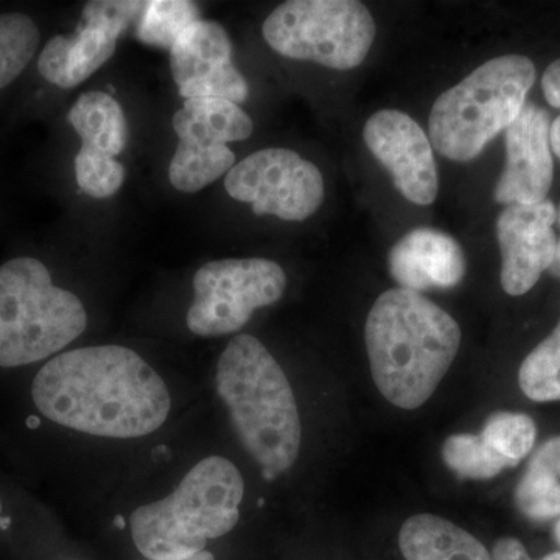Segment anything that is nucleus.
Instances as JSON below:
<instances>
[{
  "mask_svg": "<svg viewBox=\"0 0 560 560\" xmlns=\"http://www.w3.org/2000/svg\"><path fill=\"white\" fill-rule=\"evenodd\" d=\"M460 337L458 323L422 294L385 291L364 327L375 386L394 407H422L451 370Z\"/></svg>",
  "mask_w": 560,
  "mask_h": 560,
  "instance_id": "nucleus-2",
  "label": "nucleus"
},
{
  "mask_svg": "<svg viewBox=\"0 0 560 560\" xmlns=\"http://www.w3.org/2000/svg\"><path fill=\"white\" fill-rule=\"evenodd\" d=\"M555 278L560 279V238L558 241V248H556L555 259H552L551 267L548 268Z\"/></svg>",
  "mask_w": 560,
  "mask_h": 560,
  "instance_id": "nucleus-31",
  "label": "nucleus"
},
{
  "mask_svg": "<svg viewBox=\"0 0 560 560\" xmlns=\"http://www.w3.org/2000/svg\"><path fill=\"white\" fill-rule=\"evenodd\" d=\"M558 210L550 200L511 205L497 219L501 253V287L510 296L528 293L551 267L558 248L552 224Z\"/></svg>",
  "mask_w": 560,
  "mask_h": 560,
  "instance_id": "nucleus-12",
  "label": "nucleus"
},
{
  "mask_svg": "<svg viewBox=\"0 0 560 560\" xmlns=\"http://www.w3.org/2000/svg\"><path fill=\"white\" fill-rule=\"evenodd\" d=\"M173 130L179 143L219 149L248 139L253 120L235 103L221 98H189L173 116Z\"/></svg>",
  "mask_w": 560,
  "mask_h": 560,
  "instance_id": "nucleus-16",
  "label": "nucleus"
},
{
  "mask_svg": "<svg viewBox=\"0 0 560 560\" xmlns=\"http://www.w3.org/2000/svg\"><path fill=\"white\" fill-rule=\"evenodd\" d=\"M69 124L83 145L119 156L127 145V119L120 103L106 92L80 95L69 110Z\"/></svg>",
  "mask_w": 560,
  "mask_h": 560,
  "instance_id": "nucleus-18",
  "label": "nucleus"
},
{
  "mask_svg": "<svg viewBox=\"0 0 560 560\" xmlns=\"http://www.w3.org/2000/svg\"><path fill=\"white\" fill-rule=\"evenodd\" d=\"M558 223H559V228H560V209H559V212H558Z\"/></svg>",
  "mask_w": 560,
  "mask_h": 560,
  "instance_id": "nucleus-35",
  "label": "nucleus"
},
{
  "mask_svg": "<svg viewBox=\"0 0 560 560\" xmlns=\"http://www.w3.org/2000/svg\"><path fill=\"white\" fill-rule=\"evenodd\" d=\"M40 32L27 14H0V91L27 69L38 51Z\"/></svg>",
  "mask_w": 560,
  "mask_h": 560,
  "instance_id": "nucleus-19",
  "label": "nucleus"
},
{
  "mask_svg": "<svg viewBox=\"0 0 560 560\" xmlns=\"http://www.w3.org/2000/svg\"><path fill=\"white\" fill-rule=\"evenodd\" d=\"M200 21L197 3L187 0H153L138 22V38L147 46L172 49L194 22Z\"/></svg>",
  "mask_w": 560,
  "mask_h": 560,
  "instance_id": "nucleus-22",
  "label": "nucleus"
},
{
  "mask_svg": "<svg viewBox=\"0 0 560 560\" xmlns=\"http://www.w3.org/2000/svg\"><path fill=\"white\" fill-rule=\"evenodd\" d=\"M442 459L458 477L469 480H489L514 467V464L493 451L481 434H453L442 445Z\"/></svg>",
  "mask_w": 560,
  "mask_h": 560,
  "instance_id": "nucleus-21",
  "label": "nucleus"
},
{
  "mask_svg": "<svg viewBox=\"0 0 560 560\" xmlns=\"http://www.w3.org/2000/svg\"><path fill=\"white\" fill-rule=\"evenodd\" d=\"M32 397L51 422L114 440L153 433L172 408L161 375L135 350L116 345L54 357L36 374Z\"/></svg>",
  "mask_w": 560,
  "mask_h": 560,
  "instance_id": "nucleus-1",
  "label": "nucleus"
},
{
  "mask_svg": "<svg viewBox=\"0 0 560 560\" xmlns=\"http://www.w3.org/2000/svg\"><path fill=\"white\" fill-rule=\"evenodd\" d=\"M547 109L525 103L517 119L504 131L506 164L495 187L501 205H537L547 200L555 178Z\"/></svg>",
  "mask_w": 560,
  "mask_h": 560,
  "instance_id": "nucleus-13",
  "label": "nucleus"
},
{
  "mask_svg": "<svg viewBox=\"0 0 560 560\" xmlns=\"http://www.w3.org/2000/svg\"><path fill=\"white\" fill-rule=\"evenodd\" d=\"M534 81L536 66L523 55L485 62L434 102L429 120L431 145L447 160H475L517 119Z\"/></svg>",
  "mask_w": 560,
  "mask_h": 560,
  "instance_id": "nucleus-5",
  "label": "nucleus"
},
{
  "mask_svg": "<svg viewBox=\"0 0 560 560\" xmlns=\"http://www.w3.org/2000/svg\"><path fill=\"white\" fill-rule=\"evenodd\" d=\"M375 31L370 10L357 0H290L272 10L261 35L290 60L349 70L368 57Z\"/></svg>",
  "mask_w": 560,
  "mask_h": 560,
  "instance_id": "nucleus-7",
  "label": "nucleus"
},
{
  "mask_svg": "<svg viewBox=\"0 0 560 560\" xmlns=\"http://www.w3.org/2000/svg\"><path fill=\"white\" fill-rule=\"evenodd\" d=\"M481 438L515 467L529 455L536 444V423L522 412H493L486 420Z\"/></svg>",
  "mask_w": 560,
  "mask_h": 560,
  "instance_id": "nucleus-23",
  "label": "nucleus"
},
{
  "mask_svg": "<svg viewBox=\"0 0 560 560\" xmlns=\"http://www.w3.org/2000/svg\"><path fill=\"white\" fill-rule=\"evenodd\" d=\"M175 560H215V558H213L212 552L202 551V552H198V555L190 556V558L175 559Z\"/></svg>",
  "mask_w": 560,
  "mask_h": 560,
  "instance_id": "nucleus-32",
  "label": "nucleus"
},
{
  "mask_svg": "<svg viewBox=\"0 0 560 560\" xmlns=\"http://www.w3.org/2000/svg\"><path fill=\"white\" fill-rule=\"evenodd\" d=\"M555 536H556V539H558V541L560 544V518H559L558 523H556V526H555Z\"/></svg>",
  "mask_w": 560,
  "mask_h": 560,
  "instance_id": "nucleus-33",
  "label": "nucleus"
},
{
  "mask_svg": "<svg viewBox=\"0 0 560 560\" xmlns=\"http://www.w3.org/2000/svg\"><path fill=\"white\" fill-rule=\"evenodd\" d=\"M117 39L102 25L81 20L75 32L54 36L40 51V77L61 90H73L110 60Z\"/></svg>",
  "mask_w": 560,
  "mask_h": 560,
  "instance_id": "nucleus-15",
  "label": "nucleus"
},
{
  "mask_svg": "<svg viewBox=\"0 0 560 560\" xmlns=\"http://www.w3.org/2000/svg\"><path fill=\"white\" fill-rule=\"evenodd\" d=\"M285 289V271L270 259L209 261L195 272L187 327L202 338L235 334L249 323L254 312L276 304Z\"/></svg>",
  "mask_w": 560,
  "mask_h": 560,
  "instance_id": "nucleus-8",
  "label": "nucleus"
},
{
  "mask_svg": "<svg viewBox=\"0 0 560 560\" xmlns=\"http://www.w3.org/2000/svg\"><path fill=\"white\" fill-rule=\"evenodd\" d=\"M515 504L525 517L544 522L560 517V477L555 471L529 463L517 489Z\"/></svg>",
  "mask_w": 560,
  "mask_h": 560,
  "instance_id": "nucleus-24",
  "label": "nucleus"
},
{
  "mask_svg": "<svg viewBox=\"0 0 560 560\" xmlns=\"http://www.w3.org/2000/svg\"><path fill=\"white\" fill-rule=\"evenodd\" d=\"M363 139L408 201L429 206L436 200L440 176L433 145L418 121L401 110H378L364 125Z\"/></svg>",
  "mask_w": 560,
  "mask_h": 560,
  "instance_id": "nucleus-10",
  "label": "nucleus"
},
{
  "mask_svg": "<svg viewBox=\"0 0 560 560\" xmlns=\"http://www.w3.org/2000/svg\"><path fill=\"white\" fill-rule=\"evenodd\" d=\"M243 495L241 470L223 456H208L171 495L132 512V540L149 560L190 558L235 528Z\"/></svg>",
  "mask_w": 560,
  "mask_h": 560,
  "instance_id": "nucleus-4",
  "label": "nucleus"
},
{
  "mask_svg": "<svg viewBox=\"0 0 560 560\" xmlns=\"http://www.w3.org/2000/svg\"><path fill=\"white\" fill-rule=\"evenodd\" d=\"M171 69L186 101L221 98L241 105L248 98V81L232 61L231 38L219 22H194L173 44Z\"/></svg>",
  "mask_w": 560,
  "mask_h": 560,
  "instance_id": "nucleus-11",
  "label": "nucleus"
},
{
  "mask_svg": "<svg viewBox=\"0 0 560 560\" xmlns=\"http://www.w3.org/2000/svg\"><path fill=\"white\" fill-rule=\"evenodd\" d=\"M388 267L399 289L419 291L452 289L466 275V256L447 232L419 228L389 250Z\"/></svg>",
  "mask_w": 560,
  "mask_h": 560,
  "instance_id": "nucleus-14",
  "label": "nucleus"
},
{
  "mask_svg": "<svg viewBox=\"0 0 560 560\" xmlns=\"http://www.w3.org/2000/svg\"><path fill=\"white\" fill-rule=\"evenodd\" d=\"M492 560H533L521 540L503 537L493 545ZM539 560H560V552H551Z\"/></svg>",
  "mask_w": 560,
  "mask_h": 560,
  "instance_id": "nucleus-27",
  "label": "nucleus"
},
{
  "mask_svg": "<svg viewBox=\"0 0 560 560\" xmlns=\"http://www.w3.org/2000/svg\"><path fill=\"white\" fill-rule=\"evenodd\" d=\"M149 2H121V0H95L84 5L81 20L95 22L119 38L132 22H139Z\"/></svg>",
  "mask_w": 560,
  "mask_h": 560,
  "instance_id": "nucleus-26",
  "label": "nucleus"
},
{
  "mask_svg": "<svg viewBox=\"0 0 560 560\" xmlns=\"http://www.w3.org/2000/svg\"><path fill=\"white\" fill-rule=\"evenodd\" d=\"M399 547L405 560H492L477 537L440 515H412L401 525Z\"/></svg>",
  "mask_w": 560,
  "mask_h": 560,
  "instance_id": "nucleus-17",
  "label": "nucleus"
},
{
  "mask_svg": "<svg viewBox=\"0 0 560 560\" xmlns=\"http://www.w3.org/2000/svg\"><path fill=\"white\" fill-rule=\"evenodd\" d=\"M217 390L265 480L289 471L301 452V418L289 378L270 350L253 335H235L217 364Z\"/></svg>",
  "mask_w": 560,
  "mask_h": 560,
  "instance_id": "nucleus-3",
  "label": "nucleus"
},
{
  "mask_svg": "<svg viewBox=\"0 0 560 560\" xmlns=\"http://www.w3.org/2000/svg\"><path fill=\"white\" fill-rule=\"evenodd\" d=\"M529 463L545 467V469L555 471L560 477V436L551 438L537 448Z\"/></svg>",
  "mask_w": 560,
  "mask_h": 560,
  "instance_id": "nucleus-28",
  "label": "nucleus"
},
{
  "mask_svg": "<svg viewBox=\"0 0 560 560\" xmlns=\"http://www.w3.org/2000/svg\"><path fill=\"white\" fill-rule=\"evenodd\" d=\"M541 90L552 108L560 109V60L551 62L545 70L544 77H541Z\"/></svg>",
  "mask_w": 560,
  "mask_h": 560,
  "instance_id": "nucleus-29",
  "label": "nucleus"
},
{
  "mask_svg": "<svg viewBox=\"0 0 560 560\" xmlns=\"http://www.w3.org/2000/svg\"><path fill=\"white\" fill-rule=\"evenodd\" d=\"M77 184L83 194L97 200L113 197L121 189L125 180V167L113 154L81 145L75 156Z\"/></svg>",
  "mask_w": 560,
  "mask_h": 560,
  "instance_id": "nucleus-25",
  "label": "nucleus"
},
{
  "mask_svg": "<svg viewBox=\"0 0 560 560\" xmlns=\"http://www.w3.org/2000/svg\"><path fill=\"white\" fill-rule=\"evenodd\" d=\"M550 143L552 151H555L556 156L560 160V116L551 124Z\"/></svg>",
  "mask_w": 560,
  "mask_h": 560,
  "instance_id": "nucleus-30",
  "label": "nucleus"
},
{
  "mask_svg": "<svg viewBox=\"0 0 560 560\" xmlns=\"http://www.w3.org/2000/svg\"><path fill=\"white\" fill-rule=\"evenodd\" d=\"M518 385L530 400H560V319L548 338L523 360Z\"/></svg>",
  "mask_w": 560,
  "mask_h": 560,
  "instance_id": "nucleus-20",
  "label": "nucleus"
},
{
  "mask_svg": "<svg viewBox=\"0 0 560 560\" xmlns=\"http://www.w3.org/2000/svg\"><path fill=\"white\" fill-rule=\"evenodd\" d=\"M88 327L83 302L51 280L35 257L0 265V368H20L61 352Z\"/></svg>",
  "mask_w": 560,
  "mask_h": 560,
  "instance_id": "nucleus-6",
  "label": "nucleus"
},
{
  "mask_svg": "<svg viewBox=\"0 0 560 560\" xmlns=\"http://www.w3.org/2000/svg\"><path fill=\"white\" fill-rule=\"evenodd\" d=\"M230 197L248 202L256 215L304 221L324 201L319 168L289 149H265L249 154L224 176Z\"/></svg>",
  "mask_w": 560,
  "mask_h": 560,
  "instance_id": "nucleus-9",
  "label": "nucleus"
},
{
  "mask_svg": "<svg viewBox=\"0 0 560 560\" xmlns=\"http://www.w3.org/2000/svg\"><path fill=\"white\" fill-rule=\"evenodd\" d=\"M2 510H3V508H2V500H0V517H2Z\"/></svg>",
  "mask_w": 560,
  "mask_h": 560,
  "instance_id": "nucleus-34",
  "label": "nucleus"
}]
</instances>
